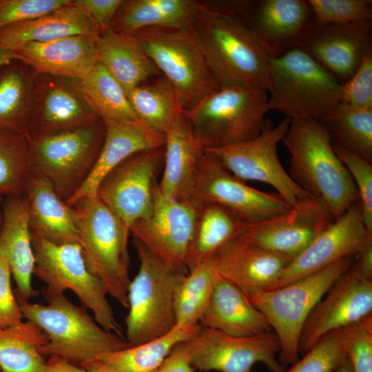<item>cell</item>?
Returning <instances> with one entry per match:
<instances>
[{
  "label": "cell",
  "mask_w": 372,
  "mask_h": 372,
  "mask_svg": "<svg viewBox=\"0 0 372 372\" xmlns=\"http://www.w3.org/2000/svg\"><path fill=\"white\" fill-rule=\"evenodd\" d=\"M193 26L219 87L268 91L269 56L227 1H200Z\"/></svg>",
  "instance_id": "cell-1"
},
{
  "label": "cell",
  "mask_w": 372,
  "mask_h": 372,
  "mask_svg": "<svg viewBox=\"0 0 372 372\" xmlns=\"http://www.w3.org/2000/svg\"><path fill=\"white\" fill-rule=\"evenodd\" d=\"M282 141L290 155L289 176L311 196L322 198L335 220L359 201L354 182L320 119H291Z\"/></svg>",
  "instance_id": "cell-2"
},
{
  "label": "cell",
  "mask_w": 372,
  "mask_h": 372,
  "mask_svg": "<svg viewBox=\"0 0 372 372\" xmlns=\"http://www.w3.org/2000/svg\"><path fill=\"white\" fill-rule=\"evenodd\" d=\"M43 293L45 304L17 300L23 318L48 336L42 351L45 358L58 356L81 366L101 355L130 347L126 339L105 330L86 308L73 304L64 293Z\"/></svg>",
  "instance_id": "cell-3"
},
{
  "label": "cell",
  "mask_w": 372,
  "mask_h": 372,
  "mask_svg": "<svg viewBox=\"0 0 372 372\" xmlns=\"http://www.w3.org/2000/svg\"><path fill=\"white\" fill-rule=\"evenodd\" d=\"M267 107L290 119H321L342 101V84L302 50L269 57Z\"/></svg>",
  "instance_id": "cell-4"
},
{
  "label": "cell",
  "mask_w": 372,
  "mask_h": 372,
  "mask_svg": "<svg viewBox=\"0 0 372 372\" xmlns=\"http://www.w3.org/2000/svg\"><path fill=\"white\" fill-rule=\"evenodd\" d=\"M72 207L77 218L78 244L87 269L108 295L127 308L129 229L96 196L83 198Z\"/></svg>",
  "instance_id": "cell-5"
},
{
  "label": "cell",
  "mask_w": 372,
  "mask_h": 372,
  "mask_svg": "<svg viewBox=\"0 0 372 372\" xmlns=\"http://www.w3.org/2000/svg\"><path fill=\"white\" fill-rule=\"evenodd\" d=\"M268 92L249 87H219L183 112L204 150L232 145L257 136L264 125Z\"/></svg>",
  "instance_id": "cell-6"
},
{
  "label": "cell",
  "mask_w": 372,
  "mask_h": 372,
  "mask_svg": "<svg viewBox=\"0 0 372 372\" xmlns=\"http://www.w3.org/2000/svg\"><path fill=\"white\" fill-rule=\"evenodd\" d=\"M352 257L344 258L287 285L247 296L274 330L280 347L278 360L284 367L298 360L300 334L307 318L353 265Z\"/></svg>",
  "instance_id": "cell-7"
},
{
  "label": "cell",
  "mask_w": 372,
  "mask_h": 372,
  "mask_svg": "<svg viewBox=\"0 0 372 372\" xmlns=\"http://www.w3.org/2000/svg\"><path fill=\"white\" fill-rule=\"evenodd\" d=\"M131 35L172 85L183 112L219 89L193 25L149 28Z\"/></svg>",
  "instance_id": "cell-8"
},
{
  "label": "cell",
  "mask_w": 372,
  "mask_h": 372,
  "mask_svg": "<svg viewBox=\"0 0 372 372\" xmlns=\"http://www.w3.org/2000/svg\"><path fill=\"white\" fill-rule=\"evenodd\" d=\"M139 269L127 291L126 340L136 346L161 338L176 326L174 296L187 275L166 266L134 238Z\"/></svg>",
  "instance_id": "cell-9"
},
{
  "label": "cell",
  "mask_w": 372,
  "mask_h": 372,
  "mask_svg": "<svg viewBox=\"0 0 372 372\" xmlns=\"http://www.w3.org/2000/svg\"><path fill=\"white\" fill-rule=\"evenodd\" d=\"M99 118L81 127L27 136L32 170L44 176L65 202L81 187L92 172L105 138Z\"/></svg>",
  "instance_id": "cell-10"
},
{
  "label": "cell",
  "mask_w": 372,
  "mask_h": 372,
  "mask_svg": "<svg viewBox=\"0 0 372 372\" xmlns=\"http://www.w3.org/2000/svg\"><path fill=\"white\" fill-rule=\"evenodd\" d=\"M34 256L33 274L46 285L49 293L69 289L105 330L123 336L101 280L87 269L78 243L56 244L31 233Z\"/></svg>",
  "instance_id": "cell-11"
},
{
  "label": "cell",
  "mask_w": 372,
  "mask_h": 372,
  "mask_svg": "<svg viewBox=\"0 0 372 372\" xmlns=\"http://www.w3.org/2000/svg\"><path fill=\"white\" fill-rule=\"evenodd\" d=\"M291 119L276 125L265 118L260 134L240 143L204 150L214 155L240 180H254L272 186L291 207L311 196L291 178L282 165L278 145L288 130Z\"/></svg>",
  "instance_id": "cell-12"
},
{
  "label": "cell",
  "mask_w": 372,
  "mask_h": 372,
  "mask_svg": "<svg viewBox=\"0 0 372 372\" xmlns=\"http://www.w3.org/2000/svg\"><path fill=\"white\" fill-rule=\"evenodd\" d=\"M164 159V146L136 152L112 169L98 187L95 196L129 231L152 212L153 187Z\"/></svg>",
  "instance_id": "cell-13"
},
{
  "label": "cell",
  "mask_w": 372,
  "mask_h": 372,
  "mask_svg": "<svg viewBox=\"0 0 372 372\" xmlns=\"http://www.w3.org/2000/svg\"><path fill=\"white\" fill-rule=\"evenodd\" d=\"M198 209V205L192 201H180L165 195L156 180L150 215L134 223L130 232L166 266L188 274L186 256Z\"/></svg>",
  "instance_id": "cell-14"
},
{
  "label": "cell",
  "mask_w": 372,
  "mask_h": 372,
  "mask_svg": "<svg viewBox=\"0 0 372 372\" xmlns=\"http://www.w3.org/2000/svg\"><path fill=\"white\" fill-rule=\"evenodd\" d=\"M191 201L197 205H220L249 223L271 218L291 208L277 193L248 186L205 151L198 165Z\"/></svg>",
  "instance_id": "cell-15"
},
{
  "label": "cell",
  "mask_w": 372,
  "mask_h": 372,
  "mask_svg": "<svg viewBox=\"0 0 372 372\" xmlns=\"http://www.w3.org/2000/svg\"><path fill=\"white\" fill-rule=\"evenodd\" d=\"M191 364L200 371L254 372L262 362L272 372L285 369L276 358L280 350L273 331L249 337H234L201 327L189 340Z\"/></svg>",
  "instance_id": "cell-16"
},
{
  "label": "cell",
  "mask_w": 372,
  "mask_h": 372,
  "mask_svg": "<svg viewBox=\"0 0 372 372\" xmlns=\"http://www.w3.org/2000/svg\"><path fill=\"white\" fill-rule=\"evenodd\" d=\"M335 220L322 198L309 196L285 213L248 223L238 237L293 260Z\"/></svg>",
  "instance_id": "cell-17"
},
{
  "label": "cell",
  "mask_w": 372,
  "mask_h": 372,
  "mask_svg": "<svg viewBox=\"0 0 372 372\" xmlns=\"http://www.w3.org/2000/svg\"><path fill=\"white\" fill-rule=\"evenodd\" d=\"M372 280L352 265L312 310L301 331L299 352L304 354L331 332L372 315Z\"/></svg>",
  "instance_id": "cell-18"
},
{
  "label": "cell",
  "mask_w": 372,
  "mask_h": 372,
  "mask_svg": "<svg viewBox=\"0 0 372 372\" xmlns=\"http://www.w3.org/2000/svg\"><path fill=\"white\" fill-rule=\"evenodd\" d=\"M295 47L343 84L353 76L366 52L372 50V20L344 24H324L315 20Z\"/></svg>",
  "instance_id": "cell-19"
},
{
  "label": "cell",
  "mask_w": 372,
  "mask_h": 372,
  "mask_svg": "<svg viewBox=\"0 0 372 372\" xmlns=\"http://www.w3.org/2000/svg\"><path fill=\"white\" fill-rule=\"evenodd\" d=\"M99 118L83 92L81 80L35 72L27 136L76 128Z\"/></svg>",
  "instance_id": "cell-20"
},
{
  "label": "cell",
  "mask_w": 372,
  "mask_h": 372,
  "mask_svg": "<svg viewBox=\"0 0 372 372\" xmlns=\"http://www.w3.org/2000/svg\"><path fill=\"white\" fill-rule=\"evenodd\" d=\"M269 57L295 47L315 21L308 0L227 1Z\"/></svg>",
  "instance_id": "cell-21"
},
{
  "label": "cell",
  "mask_w": 372,
  "mask_h": 372,
  "mask_svg": "<svg viewBox=\"0 0 372 372\" xmlns=\"http://www.w3.org/2000/svg\"><path fill=\"white\" fill-rule=\"evenodd\" d=\"M371 239L372 233L364 225L361 205L358 201L290 262L271 289L287 285L344 258L358 255Z\"/></svg>",
  "instance_id": "cell-22"
},
{
  "label": "cell",
  "mask_w": 372,
  "mask_h": 372,
  "mask_svg": "<svg viewBox=\"0 0 372 372\" xmlns=\"http://www.w3.org/2000/svg\"><path fill=\"white\" fill-rule=\"evenodd\" d=\"M214 271L247 296L271 289L292 259L235 237L211 258Z\"/></svg>",
  "instance_id": "cell-23"
},
{
  "label": "cell",
  "mask_w": 372,
  "mask_h": 372,
  "mask_svg": "<svg viewBox=\"0 0 372 372\" xmlns=\"http://www.w3.org/2000/svg\"><path fill=\"white\" fill-rule=\"evenodd\" d=\"M0 257L9 265L17 285V300L30 302L38 295V291L32 284L34 256L29 226L28 201L25 194L4 198Z\"/></svg>",
  "instance_id": "cell-24"
},
{
  "label": "cell",
  "mask_w": 372,
  "mask_h": 372,
  "mask_svg": "<svg viewBox=\"0 0 372 372\" xmlns=\"http://www.w3.org/2000/svg\"><path fill=\"white\" fill-rule=\"evenodd\" d=\"M96 39L74 35L44 43H28L14 52L16 61L37 73L83 80L98 63Z\"/></svg>",
  "instance_id": "cell-25"
},
{
  "label": "cell",
  "mask_w": 372,
  "mask_h": 372,
  "mask_svg": "<svg viewBox=\"0 0 372 372\" xmlns=\"http://www.w3.org/2000/svg\"><path fill=\"white\" fill-rule=\"evenodd\" d=\"M105 138L96 162L87 178L65 203L72 207L79 200L94 196L103 178L132 154L165 145V134L158 133L141 122L103 121Z\"/></svg>",
  "instance_id": "cell-26"
},
{
  "label": "cell",
  "mask_w": 372,
  "mask_h": 372,
  "mask_svg": "<svg viewBox=\"0 0 372 372\" xmlns=\"http://www.w3.org/2000/svg\"><path fill=\"white\" fill-rule=\"evenodd\" d=\"M199 324L234 337L272 331L268 320L247 295L216 272L211 295Z\"/></svg>",
  "instance_id": "cell-27"
},
{
  "label": "cell",
  "mask_w": 372,
  "mask_h": 372,
  "mask_svg": "<svg viewBox=\"0 0 372 372\" xmlns=\"http://www.w3.org/2000/svg\"><path fill=\"white\" fill-rule=\"evenodd\" d=\"M24 194L28 201L32 234L56 244L78 243L75 211L59 197L44 176L31 170Z\"/></svg>",
  "instance_id": "cell-28"
},
{
  "label": "cell",
  "mask_w": 372,
  "mask_h": 372,
  "mask_svg": "<svg viewBox=\"0 0 372 372\" xmlns=\"http://www.w3.org/2000/svg\"><path fill=\"white\" fill-rule=\"evenodd\" d=\"M100 34L87 14L72 1L43 16L0 28V43L14 51L28 43H44L74 35L98 38Z\"/></svg>",
  "instance_id": "cell-29"
},
{
  "label": "cell",
  "mask_w": 372,
  "mask_h": 372,
  "mask_svg": "<svg viewBox=\"0 0 372 372\" xmlns=\"http://www.w3.org/2000/svg\"><path fill=\"white\" fill-rule=\"evenodd\" d=\"M163 173L158 183L166 196L191 201L194 181L203 149L182 115L165 134Z\"/></svg>",
  "instance_id": "cell-30"
},
{
  "label": "cell",
  "mask_w": 372,
  "mask_h": 372,
  "mask_svg": "<svg viewBox=\"0 0 372 372\" xmlns=\"http://www.w3.org/2000/svg\"><path fill=\"white\" fill-rule=\"evenodd\" d=\"M200 8L196 0H126L109 30L133 34L149 28H180L193 25Z\"/></svg>",
  "instance_id": "cell-31"
},
{
  "label": "cell",
  "mask_w": 372,
  "mask_h": 372,
  "mask_svg": "<svg viewBox=\"0 0 372 372\" xmlns=\"http://www.w3.org/2000/svg\"><path fill=\"white\" fill-rule=\"evenodd\" d=\"M97 62L122 86L126 93L160 73L131 34L107 30L97 38Z\"/></svg>",
  "instance_id": "cell-32"
},
{
  "label": "cell",
  "mask_w": 372,
  "mask_h": 372,
  "mask_svg": "<svg viewBox=\"0 0 372 372\" xmlns=\"http://www.w3.org/2000/svg\"><path fill=\"white\" fill-rule=\"evenodd\" d=\"M248 223L238 214L220 205H198L186 256L188 271L211 258L223 245L238 236Z\"/></svg>",
  "instance_id": "cell-33"
},
{
  "label": "cell",
  "mask_w": 372,
  "mask_h": 372,
  "mask_svg": "<svg viewBox=\"0 0 372 372\" xmlns=\"http://www.w3.org/2000/svg\"><path fill=\"white\" fill-rule=\"evenodd\" d=\"M17 61L0 73V136L27 135L32 118L35 72Z\"/></svg>",
  "instance_id": "cell-34"
},
{
  "label": "cell",
  "mask_w": 372,
  "mask_h": 372,
  "mask_svg": "<svg viewBox=\"0 0 372 372\" xmlns=\"http://www.w3.org/2000/svg\"><path fill=\"white\" fill-rule=\"evenodd\" d=\"M48 342L45 333L30 320L0 329L1 372H46L42 351Z\"/></svg>",
  "instance_id": "cell-35"
},
{
  "label": "cell",
  "mask_w": 372,
  "mask_h": 372,
  "mask_svg": "<svg viewBox=\"0 0 372 372\" xmlns=\"http://www.w3.org/2000/svg\"><path fill=\"white\" fill-rule=\"evenodd\" d=\"M200 329V324L176 325L161 338L101 355L97 360L114 372H154L177 343L192 339Z\"/></svg>",
  "instance_id": "cell-36"
},
{
  "label": "cell",
  "mask_w": 372,
  "mask_h": 372,
  "mask_svg": "<svg viewBox=\"0 0 372 372\" xmlns=\"http://www.w3.org/2000/svg\"><path fill=\"white\" fill-rule=\"evenodd\" d=\"M127 95L138 119L158 133L165 134L183 115L178 96L163 76L136 86Z\"/></svg>",
  "instance_id": "cell-37"
},
{
  "label": "cell",
  "mask_w": 372,
  "mask_h": 372,
  "mask_svg": "<svg viewBox=\"0 0 372 372\" xmlns=\"http://www.w3.org/2000/svg\"><path fill=\"white\" fill-rule=\"evenodd\" d=\"M320 120L333 141L372 163V108L342 101Z\"/></svg>",
  "instance_id": "cell-38"
},
{
  "label": "cell",
  "mask_w": 372,
  "mask_h": 372,
  "mask_svg": "<svg viewBox=\"0 0 372 372\" xmlns=\"http://www.w3.org/2000/svg\"><path fill=\"white\" fill-rule=\"evenodd\" d=\"M81 87L103 121L141 122L133 111L124 89L99 63L81 80Z\"/></svg>",
  "instance_id": "cell-39"
},
{
  "label": "cell",
  "mask_w": 372,
  "mask_h": 372,
  "mask_svg": "<svg viewBox=\"0 0 372 372\" xmlns=\"http://www.w3.org/2000/svg\"><path fill=\"white\" fill-rule=\"evenodd\" d=\"M214 273L210 258L183 278L174 296L176 325L199 324L211 295Z\"/></svg>",
  "instance_id": "cell-40"
},
{
  "label": "cell",
  "mask_w": 372,
  "mask_h": 372,
  "mask_svg": "<svg viewBox=\"0 0 372 372\" xmlns=\"http://www.w3.org/2000/svg\"><path fill=\"white\" fill-rule=\"evenodd\" d=\"M31 170L30 147L27 135H1L0 196L7 198L23 195Z\"/></svg>",
  "instance_id": "cell-41"
},
{
  "label": "cell",
  "mask_w": 372,
  "mask_h": 372,
  "mask_svg": "<svg viewBox=\"0 0 372 372\" xmlns=\"http://www.w3.org/2000/svg\"><path fill=\"white\" fill-rule=\"evenodd\" d=\"M332 145L354 182L359 195L363 222L367 230L372 233V163L334 141Z\"/></svg>",
  "instance_id": "cell-42"
},
{
  "label": "cell",
  "mask_w": 372,
  "mask_h": 372,
  "mask_svg": "<svg viewBox=\"0 0 372 372\" xmlns=\"http://www.w3.org/2000/svg\"><path fill=\"white\" fill-rule=\"evenodd\" d=\"M316 22L344 24L372 20L371 0H308Z\"/></svg>",
  "instance_id": "cell-43"
},
{
  "label": "cell",
  "mask_w": 372,
  "mask_h": 372,
  "mask_svg": "<svg viewBox=\"0 0 372 372\" xmlns=\"http://www.w3.org/2000/svg\"><path fill=\"white\" fill-rule=\"evenodd\" d=\"M345 355L341 329L335 330L305 353L289 369L281 372H333Z\"/></svg>",
  "instance_id": "cell-44"
},
{
  "label": "cell",
  "mask_w": 372,
  "mask_h": 372,
  "mask_svg": "<svg viewBox=\"0 0 372 372\" xmlns=\"http://www.w3.org/2000/svg\"><path fill=\"white\" fill-rule=\"evenodd\" d=\"M343 349L354 372H372V315L341 329Z\"/></svg>",
  "instance_id": "cell-45"
},
{
  "label": "cell",
  "mask_w": 372,
  "mask_h": 372,
  "mask_svg": "<svg viewBox=\"0 0 372 372\" xmlns=\"http://www.w3.org/2000/svg\"><path fill=\"white\" fill-rule=\"evenodd\" d=\"M72 0H0V28L43 16Z\"/></svg>",
  "instance_id": "cell-46"
},
{
  "label": "cell",
  "mask_w": 372,
  "mask_h": 372,
  "mask_svg": "<svg viewBox=\"0 0 372 372\" xmlns=\"http://www.w3.org/2000/svg\"><path fill=\"white\" fill-rule=\"evenodd\" d=\"M342 101L372 108V50L366 52L353 76L342 84Z\"/></svg>",
  "instance_id": "cell-47"
},
{
  "label": "cell",
  "mask_w": 372,
  "mask_h": 372,
  "mask_svg": "<svg viewBox=\"0 0 372 372\" xmlns=\"http://www.w3.org/2000/svg\"><path fill=\"white\" fill-rule=\"evenodd\" d=\"M11 275L8 263L0 257V329L15 324L23 318L12 289Z\"/></svg>",
  "instance_id": "cell-48"
},
{
  "label": "cell",
  "mask_w": 372,
  "mask_h": 372,
  "mask_svg": "<svg viewBox=\"0 0 372 372\" xmlns=\"http://www.w3.org/2000/svg\"><path fill=\"white\" fill-rule=\"evenodd\" d=\"M123 0H75L72 3L81 8L99 28L101 33L108 30Z\"/></svg>",
  "instance_id": "cell-49"
},
{
  "label": "cell",
  "mask_w": 372,
  "mask_h": 372,
  "mask_svg": "<svg viewBox=\"0 0 372 372\" xmlns=\"http://www.w3.org/2000/svg\"><path fill=\"white\" fill-rule=\"evenodd\" d=\"M190 358L189 340L180 342L172 348L154 372H194Z\"/></svg>",
  "instance_id": "cell-50"
},
{
  "label": "cell",
  "mask_w": 372,
  "mask_h": 372,
  "mask_svg": "<svg viewBox=\"0 0 372 372\" xmlns=\"http://www.w3.org/2000/svg\"><path fill=\"white\" fill-rule=\"evenodd\" d=\"M358 255L359 258L353 265L355 268L362 276L372 280V239Z\"/></svg>",
  "instance_id": "cell-51"
},
{
  "label": "cell",
  "mask_w": 372,
  "mask_h": 372,
  "mask_svg": "<svg viewBox=\"0 0 372 372\" xmlns=\"http://www.w3.org/2000/svg\"><path fill=\"white\" fill-rule=\"evenodd\" d=\"M46 372H88L82 366L70 362L67 360L50 356L46 360Z\"/></svg>",
  "instance_id": "cell-52"
},
{
  "label": "cell",
  "mask_w": 372,
  "mask_h": 372,
  "mask_svg": "<svg viewBox=\"0 0 372 372\" xmlns=\"http://www.w3.org/2000/svg\"><path fill=\"white\" fill-rule=\"evenodd\" d=\"M16 61L14 51L3 48L0 43V73L1 70Z\"/></svg>",
  "instance_id": "cell-53"
},
{
  "label": "cell",
  "mask_w": 372,
  "mask_h": 372,
  "mask_svg": "<svg viewBox=\"0 0 372 372\" xmlns=\"http://www.w3.org/2000/svg\"><path fill=\"white\" fill-rule=\"evenodd\" d=\"M81 366L88 372H114L98 360H94L83 363Z\"/></svg>",
  "instance_id": "cell-54"
},
{
  "label": "cell",
  "mask_w": 372,
  "mask_h": 372,
  "mask_svg": "<svg viewBox=\"0 0 372 372\" xmlns=\"http://www.w3.org/2000/svg\"><path fill=\"white\" fill-rule=\"evenodd\" d=\"M333 372H354L351 362L345 355Z\"/></svg>",
  "instance_id": "cell-55"
},
{
  "label": "cell",
  "mask_w": 372,
  "mask_h": 372,
  "mask_svg": "<svg viewBox=\"0 0 372 372\" xmlns=\"http://www.w3.org/2000/svg\"><path fill=\"white\" fill-rule=\"evenodd\" d=\"M4 197L0 196V229L2 224V217H3V203L4 200Z\"/></svg>",
  "instance_id": "cell-56"
},
{
  "label": "cell",
  "mask_w": 372,
  "mask_h": 372,
  "mask_svg": "<svg viewBox=\"0 0 372 372\" xmlns=\"http://www.w3.org/2000/svg\"><path fill=\"white\" fill-rule=\"evenodd\" d=\"M0 372H1V369H0Z\"/></svg>",
  "instance_id": "cell-57"
}]
</instances>
